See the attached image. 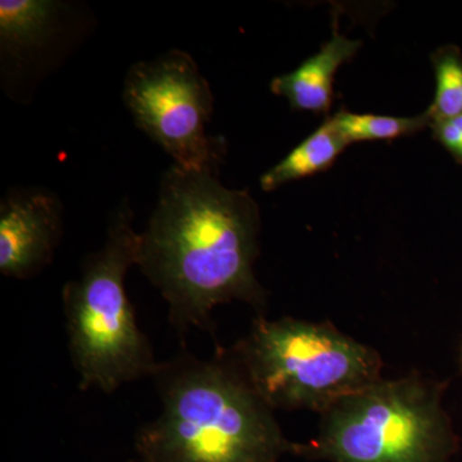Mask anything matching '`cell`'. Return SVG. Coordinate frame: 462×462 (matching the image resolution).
<instances>
[{
    "label": "cell",
    "mask_w": 462,
    "mask_h": 462,
    "mask_svg": "<svg viewBox=\"0 0 462 462\" xmlns=\"http://www.w3.org/2000/svg\"><path fill=\"white\" fill-rule=\"evenodd\" d=\"M258 231L260 209L248 191L227 189L218 173L175 165L163 172L136 264L160 289L176 329H211L215 307L230 300L263 305L254 273Z\"/></svg>",
    "instance_id": "1"
},
{
    "label": "cell",
    "mask_w": 462,
    "mask_h": 462,
    "mask_svg": "<svg viewBox=\"0 0 462 462\" xmlns=\"http://www.w3.org/2000/svg\"><path fill=\"white\" fill-rule=\"evenodd\" d=\"M157 375L163 410L136 436L143 462H278L296 452L243 370L190 358Z\"/></svg>",
    "instance_id": "2"
},
{
    "label": "cell",
    "mask_w": 462,
    "mask_h": 462,
    "mask_svg": "<svg viewBox=\"0 0 462 462\" xmlns=\"http://www.w3.org/2000/svg\"><path fill=\"white\" fill-rule=\"evenodd\" d=\"M139 243L132 207L124 200L112 215L103 248L89 254L80 276L63 288L69 352L80 388L112 393L162 369L139 329L125 288V276L138 260Z\"/></svg>",
    "instance_id": "3"
},
{
    "label": "cell",
    "mask_w": 462,
    "mask_h": 462,
    "mask_svg": "<svg viewBox=\"0 0 462 462\" xmlns=\"http://www.w3.org/2000/svg\"><path fill=\"white\" fill-rule=\"evenodd\" d=\"M243 373L267 406L324 413L380 380L379 356L336 328L258 319L238 346Z\"/></svg>",
    "instance_id": "4"
},
{
    "label": "cell",
    "mask_w": 462,
    "mask_h": 462,
    "mask_svg": "<svg viewBox=\"0 0 462 462\" xmlns=\"http://www.w3.org/2000/svg\"><path fill=\"white\" fill-rule=\"evenodd\" d=\"M454 449L438 389L418 376L342 398L324 412L318 439L296 447L333 462H447Z\"/></svg>",
    "instance_id": "5"
},
{
    "label": "cell",
    "mask_w": 462,
    "mask_h": 462,
    "mask_svg": "<svg viewBox=\"0 0 462 462\" xmlns=\"http://www.w3.org/2000/svg\"><path fill=\"white\" fill-rule=\"evenodd\" d=\"M124 100L136 126L187 171L218 173L224 141L206 133L211 87L190 54L173 50L129 69Z\"/></svg>",
    "instance_id": "6"
},
{
    "label": "cell",
    "mask_w": 462,
    "mask_h": 462,
    "mask_svg": "<svg viewBox=\"0 0 462 462\" xmlns=\"http://www.w3.org/2000/svg\"><path fill=\"white\" fill-rule=\"evenodd\" d=\"M63 207L42 188L9 190L0 203V273L29 279L51 263L62 236Z\"/></svg>",
    "instance_id": "7"
},
{
    "label": "cell",
    "mask_w": 462,
    "mask_h": 462,
    "mask_svg": "<svg viewBox=\"0 0 462 462\" xmlns=\"http://www.w3.org/2000/svg\"><path fill=\"white\" fill-rule=\"evenodd\" d=\"M363 42L351 41L334 27L333 35L318 53L307 58L294 71L272 81L275 96L284 97L296 111L328 114L334 98V79L340 66L349 62Z\"/></svg>",
    "instance_id": "8"
},
{
    "label": "cell",
    "mask_w": 462,
    "mask_h": 462,
    "mask_svg": "<svg viewBox=\"0 0 462 462\" xmlns=\"http://www.w3.org/2000/svg\"><path fill=\"white\" fill-rule=\"evenodd\" d=\"M62 5L50 0H2L0 45L5 54L23 57L53 38Z\"/></svg>",
    "instance_id": "9"
},
{
    "label": "cell",
    "mask_w": 462,
    "mask_h": 462,
    "mask_svg": "<svg viewBox=\"0 0 462 462\" xmlns=\"http://www.w3.org/2000/svg\"><path fill=\"white\" fill-rule=\"evenodd\" d=\"M346 147L348 144L334 126L331 117H328L316 132L261 176V188L273 191L288 182L327 171Z\"/></svg>",
    "instance_id": "10"
},
{
    "label": "cell",
    "mask_w": 462,
    "mask_h": 462,
    "mask_svg": "<svg viewBox=\"0 0 462 462\" xmlns=\"http://www.w3.org/2000/svg\"><path fill=\"white\" fill-rule=\"evenodd\" d=\"M331 121L348 145L358 142L394 141L402 136L413 135L430 126V117L427 111L413 117H394L354 114L340 109L331 117Z\"/></svg>",
    "instance_id": "11"
},
{
    "label": "cell",
    "mask_w": 462,
    "mask_h": 462,
    "mask_svg": "<svg viewBox=\"0 0 462 462\" xmlns=\"http://www.w3.org/2000/svg\"><path fill=\"white\" fill-rule=\"evenodd\" d=\"M436 93L427 114L430 125L462 115V53L456 45H445L431 54Z\"/></svg>",
    "instance_id": "12"
},
{
    "label": "cell",
    "mask_w": 462,
    "mask_h": 462,
    "mask_svg": "<svg viewBox=\"0 0 462 462\" xmlns=\"http://www.w3.org/2000/svg\"><path fill=\"white\" fill-rule=\"evenodd\" d=\"M434 139L462 165V115L430 125Z\"/></svg>",
    "instance_id": "13"
}]
</instances>
